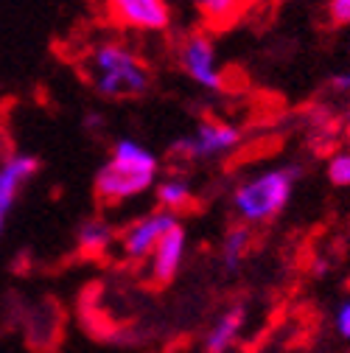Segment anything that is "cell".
<instances>
[{
	"instance_id": "obj_1",
	"label": "cell",
	"mask_w": 350,
	"mask_h": 353,
	"mask_svg": "<svg viewBox=\"0 0 350 353\" xmlns=\"http://www.w3.org/2000/svg\"><path fill=\"white\" fill-rule=\"evenodd\" d=\"M160 176V157L138 138H118L99 165L93 191L101 205H126L149 194Z\"/></svg>"
},
{
	"instance_id": "obj_2",
	"label": "cell",
	"mask_w": 350,
	"mask_h": 353,
	"mask_svg": "<svg viewBox=\"0 0 350 353\" xmlns=\"http://www.w3.org/2000/svg\"><path fill=\"white\" fill-rule=\"evenodd\" d=\"M84 76L104 101L141 99L152 87L149 62L123 39H101L84 57Z\"/></svg>"
},
{
	"instance_id": "obj_3",
	"label": "cell",
	"mask_w": 350,
	"mask_h": 353,
	"mask_svg": "<svg viewBox=\"0 0 350 353\" xmlns=\"http://www.w3.org/2000/svg\"><path fill=\"white\" fill-rule=\"evenodd\" d=\"M300 176H302L300 163H275L252 171L233 188L230 196L233 213L249 228L269 225L272 219H278L289 208Z\"/></svg>"
},
{
	"instance_id": "obj_4",
	"label": "cell",
	"mask_w": 350,
	"mask_h": 353,
	"mask_svg": "<svg viewBox=\"0 0 350 353\" xmlns=\"http://www.w3.org/2000/svg\"><path fill=\"white\" fill-rule=\"evenodd\" d=\"M241 141H244V132L236 123L205 118L191 132L174 138L168 152L185 163H213V160L230 157L241 146Z\"/></svg>"
},
{
	"instance_id": "obj_5",
	"label": "cell",
	"mask_w": 350,
	"mask_h": 353,
	"mask_svg": "<svg viewBox=\"0 0 350 353\" xmlns=\"http://www.w3.org/2000/svg\"><path fill=\"white\" fill-rule=\"evenodd\" d=\"M177 65L202 90L207 93L225 90V70H222V59H218V48L210 31L196 28L177 42Z\"/></svg>"
},
{
	"instance_id": "obj_6",
	"label": "cell",
	"mask_w": 350,
	"mask_h": 353,
	"mask_svg": "<svg viewBox=\"0 0 350 353\" xmlns=\"http://www.w3.org/2000/svg\"><path fill=\"white\" fill-rule=\"evenodd\" d=\"M177 222H180V216L168 213L163 208H154V210H146V213L135 216L132 222L123 225V230H118L115 247H118L121 258L126 263H146L149 255L154 252L157 241L165 236V230L171 225H177Z\"/></svg>"
},
{
	"instance_id": "obj_7",
	"label": "cell",
	"mask_w": 350,
	"mask_h": 353,
	"mask_svg": "<svg viewBox=\"0 0 350 353\" xmlns=\"http://www.w3.org/2000/svg\"><path fill=\"white\" fill-rule=\"evenodd\" d=\"M115 26L135 34H165L171 28L168 0H104Z\"/></svg>"
},
{
	"instance_id": "obj_8",
	"label": "cell",
	"mask_w": 350,
	"mask_h": 353,
	"mask_svg": "<svg viewBox=\"0 0 350 353\" xmlns=\"http://www.w3.org/2000/svg\"><path fill=\"white\" fill-rule=\"evenodd\" d=\"M39 174V157L31 152H12L0 160V236L6 233L9 219L25 191V185Z\"/></svg>"
},
{
	"instance_id": "obj_9",
	"label": "cell",
	"mask_w": 350,
	"mask_h": 353,
	"mask_svg": "<svg viewBox=\"0 0 350 353\" xmlns=\"http://www.w3.org/2000/svg\"><path fill=\"white\" fill-rule=\"evenodd\" d=\"M188 255V230L183 222L171 225L165 230V236L157 241L154 252L146 261V275L154 286H168L174 278L180 275L183 263Z\"/></svg>"
},
{
	"instance_id": "obj_10",
	"label": "cell",
	"mask_w": 350,
	"mask_h": 353,
	"mask_svg": "<svg viewBox=\"0 0 350 353\" xmlns=\"http://www.w3.org/2000/svg\"><path fill=\"white\" fill-rule=\"evenodd\" d=\"M247 328V308L238 303V305H227L222 314H218L207 334H205V353H227L244 334Z\"/></svg>"
},
{
	"instance_id": "obj_11",
	"label": "cell",
	"mask_w": 350,
	"mask_h": 353,
	"mask_svg": "<svg viewBox=\"0 0 350 353\" xmlns=\"http://www.w3.org/2000/svg\"><path fill=\"white\" fill-rule=\"evenodd\" d=\"M154 199H157V208L168 210V213H183L194 205V183L191 176L183 174V171H171V174H160L157 183H154Z\"/></svg>"
},
{
	"instance_id": "obj_12",
	"label": "cell",
	"mask_w": 350,
	"mask_h": 353,
	"mask_svg": "<svg viewBox=\"0 0 350 353\" xmlns=\"http://www.w3.org/2000/svg\"><path fill=\"white\" fill-rule=\"evenodd\" d=\"M118 230L107 222L104 216H87L76 228V247L87 258H101L115 247Z\"/></svg>"
},
{
	"instance_id": "obj_13",
	"label": "cell",
	"mask_w": 350,
	"mask_h": 353,
	"mask_svg": "<svg viewBox=\"0 0 350 353\" xmlns=\"http://www.w3.org/2000/svg\"><path fill=\"white\" fill-rule=\"evenodd\" d=\"M252 244H255V233L249 225L244 222H236L225 230L222 241H218V263H222L225 272H238L241 263L249 258L252 252Z\"/></svg>"
},
{
	"instance_id": "obj_14",
	"label": "cell",
	"mask_w": 350,
	"mask_h": 353,
	"mask_svg": "<svg viewBox=\"0 0 350 353\" xmlns=\"http://www.w3.org/2000/svg\"><path fill=\"white\" fill-rule=\"evenodd\" d=\"M249 0H194V9L199 12L202 23L210 28H225L238 20Z\"/></svg>"
},
{
	"instance_id": "obj_15",
	"label": "cell",
	"mask_w": 350,
	"mask_h": 353,
	"mask_svg": "<svg viewBox=\"0 0 350 353\" xmlns=\"http://www.w3.org/2000/svg\"><path fill=\"white\" fill-rule=\"evenodd\" d=\"M325 176L336 188H350V149H339L325 163Z\"/></svg>"
},
{
	"instance_id": "obj_16",
	"label": "cell",
	"mask_w": 350,
	"mask_h": 353,
	"mask_svg": "<svg viewBox=\"0 0 350 353\" xmlns=\"http://www.w3.org/2000/svg\"><path fill=\"white\" fill-rule=\"evenodd\" d=\"M333 331L342 342L350 345V294L344 300H339L333 308Z\"/></svg>"
},
{
	"instance_id": "obj_17",
	"label": "cell",
	"mask_w": 350,
	"mask_h": 353,
	"mask_svg": "<svg viewBox=\"0 0 350 353\" xmlns=\"http://www.w3.org/2000/svg\"><path fill=\"white\" fill-rule=\"evenodd\" d=\"M328 20L339 28H350V0H328Z\"/></svg>"
},
{
	"instance_id": "obj_18",
	"label": "cell",
	"mask_w": 350,
	"mask_h": 353,
	"mask_svg": "<svg viewBox=\"0 0 350 353\" xmlns=\"http://www.w3.org/2000/svg\"><path fill=\"white\" fill-rule=\"evenodd\" d=\"M328 84H331L333 93H350V68L336 70V73L328 79Z\"/></svg>"
},
{
	"instance_id": "obj_19",
	"label": "cell",
	"mask_w": 350,
	"mask_h": 353,
	"mask_svg": "<svg viewBox=\"0 0 350 353\" xmlns=\"http://www.w3.org/2000/svg\"><path fill=\"white\" fill-rule=\"evenodd\" d=\"M14 149H12V138H9V129L0 123V160H6L9 154H12Z\"/></svg>"
},
{
	"instance_id": "obj_20",
	"label": "cell",
	"mask_w": 350,
	"mask_h": 353,
	"mask_svg": "<svg viewBox=\"0 0 350 353\" xmlns=\"http://www.w3.org/2000/svg\"><path fill=\"white\" fill-rule=\"evenodd\" d=\"M344 138H347V143H350V112H347V118H344Z\"/></svg>"
}]
</instances>
